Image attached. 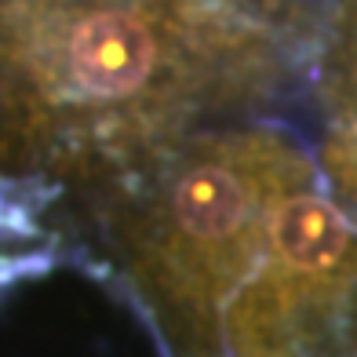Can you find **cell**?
<instances>
[{
  "label": "cell",
  "mask_w": 357,
  "mask_h": 357,
  "mask_svg": "<svg viewBox=\"0 0 357 357\" xmlns=\"http://www.w3.org/2000/svg\"><path fill=\"white\" fill-rule=\"evenodd\" d=\"M153 33L132 11H95L73 29L70 66L77 84L99 99L132 95L153 70Z\"/></svg>",
  "instance_id": "cell-1"
},
{
  "label": "cell",
  "mask_w": 357,
  "mask_h": 357,
  "mask_svg": "<svg viewBox=\"0 0 357 357\" xmlns=\"http://www.w3.org/2000/svg\"><path fill=\"white\" fill-rule=\"evenodd\" d=\"M273 241L281 255L299 270H339L350 252V230L343 215L321 197H291L273 215Z\"/></svg>",
  "instance_id": "cell-2"
},
{
  "label": "cell",
  "mask_w": 357,
  "mask_h": 357,
  "mask_svg": "<svg viewBox=\"0 0 357 357\" xmlns=\"http://www.w3.org/2000/svg\"><path fill=\"white\" fill-rule=\"evenodd\" d=\"M175 215L183 230L204 241L230 237L245 219V190L222 168L190 172L175 190Z\"/></svg>",
  "instance_id": "cell-3"
}]
</instances>
